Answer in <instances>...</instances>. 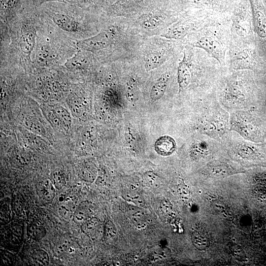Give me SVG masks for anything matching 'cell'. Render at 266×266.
I'll list each match as a JSON object with an SVG mask.
<instances>
[{"label": "cell", "instance_id": "cell-31", "mask_svg": "<svg viewBox=\"0 0 266 266\" xmlns=\"http://www.w3.org/2000/svg\"><path fill=\"white\" fill-rule=\"evenodd\" d=\"M191 239L193 245L199 250H204L209 245L208 239L198 232L192 233Z\"/></svg>", "mask_w": 266, "mask_h": 266}, {"label": "cell", "instance_id": "cell-12", "mask_svg": "<svg viewBox=\"0 0 266 266\" xmlns=\"http://www.w3.org/2000/svg\"><path fill=\"white\" fill-rule=\"evenodd\" d=\"M49 121L56 128L67 130L71 123V118L68 111L60 105H55L46 111Z\"/></svg>", "mask_w": 266, "mask_h": 266}, {"label": "cell", "instance_id": "cell-9", "mask_svg": "<svg viewBox=\"0 0 266 266\" xmlns=\"http://www.w3.org/2000/svg\"><path fill=\"white\" fill-rule=\"evenodd\" d=\"M240 167L230 162L226 159L217 160L208 164L203 169L205 175L222 178L243 172Z\"/></svg>", "mask_w": 266, "mask_h": 266}, {"label": "cell", "instance_id": "cell-33", "mask_svg": "<svg viewBox=\"0 0 266 266\" xmlns=\"http://www.w3.org/2000/svg\"><path fill=\"white\" fill-rule=\"evenodd\" d=\"M117 235V231L114 224L109 220L105 221L103 228L105 240L108 242L114 240Z\"/></svg>", "mask_w": 266, "mask_h": 266}, {"label": "cell", "instance_id": "cell-25", "mask_svg": "<svg viewBox=\"0 0 266 266\" xmlns=\"http://www.w3.org/2000/svg\"><path fill=\"white\" fill-rule=\"evenodd\" d=\"M27 235L31 239L38 241L46 234V230L43 225L38 222L30 223L26 229Z\"/></svg>", "mask_w": 266, "mask_h": 266}, {"label": "cell", "instance_id": "cell-18", "mask_svg": "<svg viewBox=\"0 0 266 266\" xmlns=\"http://www.w3.org/2000/svg\"><path fill=\"white\" fill-rule=\"evenodd\" d=\"M168 59V55L164 51H154L148 53L145 58L144 67L150 71L161 66Z\"/></svg>", "mask_w": 266, "mask_h": 266}, {"label": "cell", "instance_id": "cell-1", "mask_svg": "<svg viewBox=\"0 0 266 266\" xmlns=\"http://www.w3.org/2000/svg\"><path fill=\"white\" fill-rule=\"evenodd\" d=\"M39 22L37 8L0 23V65L32 70Z\"/></svg>", "mask_w": 266, "mask_h": 266}, {"label": "cell", "instance_id": "cell-29", "mask_svg": "<svg viewBox=\"0 0 266 266\" xmlns=\"http://www.w3.org/2000/svg\"><path fill=\"white\" fill-rule=\"evenodd\" d=\"M78 174L83 180L90 182H93L96 176L94 168L88 164H84L80 166Z\"/></svg>", "mask_w": 266, "mask_h": 266}, {"label": "cell", "instance_id": "cell-23", "mask_svg": "<svg viewBox=\"0 0 266 266\" xmlns=\"http://www.w3.org/2000/svg\"><path fill=\"white\" fill-rule=\"evenodd\" d=\"M101 228V223L97 218L92 217L81 225V231L88 236H97Z\"/></svg>", "mask_w": 266, "mask_h": 266}, {"label": "cell", "instance_id": "cell-32", "mask_svg": "<svg viewBox=\"0 0 266 266\" xmlns=\"http://www.w3.org/2000/svg\"><path fill=\"white\" fill-rule=\"evenodd\" d=\"M144 181L146 185L152 189L159 188L161 184L160 177L155 173L148 171L144 174Z\"/></svg>", "mask_w": 266, "mask_h": 266}, {"label": "cell", "instance_id": "cell-20", "mask_svg": "<svg viewBox=\"0 0 266 266\" xmlns=\"http://www.w3.org/2000/svg\"><path fill=\"white\" fill-rule=\"evenodd\" d=\"M169 79V75L167 73L161 75L151 89L150 98L152 100L156 101L163 97L166 91Z\"/></svg>", "mask_w": 266, "mask_h": 266}, {"label": "cell", "instance_id": "cell-19", "mask_svg": "<svg viewBox=\"0 0 266 266\" xmlns=\"http://www.w3.org/2000/svg\"><path fill=\"white\" fill-rule=\"evenodd\" d=\"M126 213L136 227L140 229L146 225V216L142 207L134 205H129L126 209Z\"/></svg>", "mask_w": 266, "mask_h": 266}, {"label": "cell", "instance_id": "cell-15", "mask_svg": "<svg viewBox=\"0 0 266 266\" xmlns=\"http://www.w3.org/2000/svg\"><path fill=\"white\" fill-rule=\"evenodd\" d=\"M94 213V207L93 203L84 201L77 205L72 215V220L75 223L81 225L92 217Z\"/></svg>", "mask_w": 266, "mask_h": 266}, {"label": "cell", "instance_id": "cell-37", "mask_svg": "<svg viewBox=\"0 0 266 266\" xmlns=\"http://www.w3.org/2000/svg\"><path fill=\"white\" fill-rule=\"evenodd\" d=\"M25 125L28 128L35 133H41L43 132L42 127L36 121L31 119H27L25 121Z\"/></svg>", "mask_w": 266, "mask_h": 266}, {"label": "cell", "instance_id": "cell-16", "mask_svg": "<svg viewBox=\"0 0 266 266\" xmlns=\"http://www.w3.org/2000/svg\"><path fill=\"white\" fill-rule=\"evenodd\" d=\"M36 190L40 200L45 204L51 203L55 197L56 188L50 179L40 181Z\"/></svg>", "mask_w": 266, "mask_h": 266}, {"label": "cell", "instance_id": "cell-5", "mask_svg": "<svg viewBox=\"0 0 266 266\" xmlns=\"http://www.w3.org/2000/svg\"><path fill=\"white\" fill-rule=\"evenodd\" d=\"M229 130L249 141H266V126L254 109L230 113Z\"/></svg>", "mask_w": 266, "mask_h": 266}, {"label": "cell", "instance_id": "cell-36", "mask_svg": "<svg viewBox=\"0 0 266 266\" xmlns=\"http://www.w3.org/2000/svg\"><path fill=\"white\" fill-rule=\"evenodd\" d=\"M173 207L170 201L167 200H163L160 204V210L166 215L172 216L173 213Z\"/></svg>", "mask_w": 266, "mask_h": 266}, {"label": "cell", "instance_id": "cell-22", "mask_svg": "<svg viewBox=\"0 0 266 266\" xmlns=\"http://www.w3.org/2000/svg\"><path fill=\"white\" fill-rule=\"evenodd\" d=\"M67 103L72 114L76 117L81 115L83 111V100L77 90L72 91L67 97Z\"/></svg>", "mask_w": 266, "mask_h": 266}, {"label": "cell", "instance_id": "cell-35", "mask_svg": "<svg viewBox=\"0 0 266 266\" xmlns=\"http://www.w3.org/2000/svg\"><path fill=\"white\" fill-rule=\"evenodd\" d=\"M10 219L11 210L9 203L7 201L3 202L0 205V224H7Z\"/></svg>", "mask_w": 266, "mask_h": 266}, {"label": "cell", "instance_id": "cell-38", "mask_svg": "<svg viewBox=\"0 0 266 266\" xmlns=\"http://www.w3.org/2000/svg\"><path fill=\"white\" fill-rule=\"evenodd\" d=\"M232 251L235 258L239 261H244L246 255L242 248L238 245H234L232 248Z\"/></svg>", "mask_w": 266, "mask_h": 266}, {"label": "cell", "instance_id": "cell-28", "mask_svg": "<svg viewBox=\"0 0 266 266\" xmlns=\"http://www.w3.org/2000/svg\"><path fill=\"white\" fill-rule=\"evenodd\" d=\"M50 180L56 189L61 190L66 185L67 182L66 174L61 169H56L51 173Z\"/></svg>", "mask_w": 266, "mask_h": 266}, {"label": "cell", "instance_id": "cell-41", "mask_svg": "<svg viewBox=\"0 0 266 266\" xmlns=\"http://www.w3.org/2000/svg\"><path fill=\"white\" fill-rule=\"evenodd\" d=\"M135 0H117L116 2L113 4V5L114 6H120V5L130 3L131 1H134Z\"/></svg>", "mask_w": 266, "mask_h": 266}, {"label": "cell", "instance_id": "cell-4", "mask_svg": "<svg viewBox=\"0 0 266 266\" xmlns=\"http://www.w3.org/2000/svg\"><path fill=\"white\" fill-rule=\"evenodd\" d=\"M216 94L221 105L229 113L254 108L252 94L242 75L234 73L227 76Z\"/></svg>", "mask_w": 266, "mask_h": 266}, {"label": "cell", "instance_id": "cell-26", "mask_svg": "<svg viewBox=\"0 0 266 266\" xmlns=\"http://www.w3.org/2000/svg\"><path fill=\"white\" fill-rule=\"evenodd\" d=\"M163 22V18L161 15L151 14L142 19L140 25L144 29L153 30L160 26Z\"/></svg>", "mask_w": 266, "mask_h": 266}, {"label": "cell", "instance_id": "cell-8", "mask_svg": "<svg viewBox=\"0 0 266 266\" xmlns=\"http://www.w3.org/2000/svg\"><path fill=\"white\" fill-rule=\"evenodd\" d=\"M193 46L205 50L218 62L221 67L225 66V49L216 36L211 34L202 35L194 42Z\"/></svg>", "mask_w": 266, "mask_h": 266}, {"label": "cell", "instance_id": "cell-10", "mask_svg": "<svg viewBox=\"0 0 266 266\" xmlns=\"http://www.w3.org/2000/svg\"><path fill=\"white\" fill-rule=\"evenodd\" d=\"M231 67L233 70H255L257 61L255 53L248 48H243L234 52L231 56Z\"/></svg>", "mask_w": 266, "mask_h": 266}, {"label": "cell", "instance_id": "cell-42", "mask_svg": "<svg viewBox=\"0 0 266 266\" xmlns=\"http://www.w3.org/2000/svg\"><path fill=\"white\" fill-rule=\"evenodd\" d=\"M190 1H191L192 2H194V3H200V2H203L206 0H190Z\"/></svg>", "mask_w": 266, "mask_h": 266}, {"label": "cell", "instance_id": "cell-11", "mask_svg": "<svg viewBox=\"0 0 266 266\" xmlns=\"http://www.w3.org/2000/svg\"><path fill=\"white\" fill-rule=\"evenodd\" d=\"M40 93L45 97L58 100L64 95V86L57 80L50 78H40L36 82Z\"/></svg>", "mask_w": 266, "mask_h": 266}, {"label": "cell", "instance_id": "cell-7", "mask_svg": "<svg viewBox=\"0 0 266 266\" xmlns=\"http://www.w3.org/2000/svg\"><path fill=\"white\" fill-rule=\"evenodd\" d=\"M35 8L33 0H0V23H11Z\"/></svg>", "mask_w": 266, "mask_h": 266}, {"label": "cell", "instance_id": "cell-34", "mask_svg": "<svg viewBox=\"0 0 266 266\" xmlns=\"http://www.w3.org/2000/svg\"><path fill=\"white\" fill-rule=\"evenodd\" d=\"M138 89L137 85L133 81L127 85L126 96L128 100L133 101L138 98Z\"/></svg>", "mask_w": 266, "mask_h": 266}, {"label": "cell", "instance_id": "cell-2", "mask_svg": "<svg viewBox=\"0 0 266 266\" xmlns=\"http://www.w3.org/2000/svg\"><path fill=\"white\" fill-rule=\"evenodd\" d=\"M76 43L39 17L33 69L61 66L79 50Z\"/></svg>", "mask_w": 266, "mask_h": 266}, {"label": "cell", "instance_id": "cell-27", "mask_svg": "<svg viewBox=\"0 0 266 266\" xmlns=\"http://www.w3.org/2000/svg\"><path fill=\"white\" fill-rule=\"evenodd\" d=\"M123 198L133 205L143 207L145 206V200L140 193L133 190H124L122 192Z\"/></svg>", "mask_w": 266, "mask_h": 266}, {"label": "cell", "instance_id": "cell-3", "mask_svg": "<svg viewBox=\"0 0 266 266\" xmlns=\"http://www.w3.org/2000/svg\"><path fill=\"white\" fill-rule=\"evenodd\" d=\"M36 8L44 22L70 38L77 41L91 36L84 9L58 1L45 2Z\"/></svg>", "mask_w": 266, "mask_h": 266}, {"label": "cell", "instance_id": "cell-21", "mask_svg": "<svg viewBox=\"0 0 266 266\" xmlns=\"http://www.w3.org/2000/svg\"><path fill=\"white\" fill-rule=\"evenodd\" d=\"M189 26L181 23H177L168 28L161 35L165 38L173 39H180L188 33Z\"/></svg>", "mask_w": 266, "mask_h": 266}, {"label": "cell", "instance_id": "cell-17", "mask_svg": "<svg viewBox=\"0 0 266 266\" xmlns=\"http://www.w3.org/2000/svg\"><path fill=\"white\" fill-rule=\"evenodd\" d=\"M155 151L160 155L168 156L172 154L176 148L174 139L169 135H163L158 138L154 144Z\"/></svg>", "mask_w": 266, "mask_h": 266}, {"label": "cell", "instance_id": "cell-24", "mask_svg": "<svg viewBox=\"0 0 266 266\" xmlns=\"http://www.w3.org/2000/svg\"><path fill=\"white\" fill-rule=\"evenodd\" d=\"M74 242L71 236H63L56 244L54 250L57 256H62L73 251Z\"/></svg>", "mask_w": 266, "mask_h": 266}, {"label": "cell", "instance_id": "cell-14", "mask_svg": "<svg viewBox=\"0 0 266 266\" xmlns=\"http://www.w3.org/2000/svg\"><path fill=\"white\" fill-rule=\"evenodd\" d=\"M253 23L256 33L261 38L266 37V17L257 0H251Z\"/></svg>", "mask_w": 266, "mask_h": 266}, {"label": "cell", "instance_id": "cell-40", "mask_svg": "<svg viewBox=\"0 0 266 266\" xmlns=\"http://www.w3.org/2000/svg\"><path fill=\"white\" fill-rule=\"evenodd\" d=\"M19 200L20 198L18 197H15V199L13 200L15 202L13 208L15 209V211L17 213H21L23 210V204L22 202L19 201Z\"/></svg>", "mask_w": 266, "mask_h": 266}, {"label": "cell", "instance_id": "cell-30", "mask_svg": "<svg viewBox=\"0 0 266 266\" xmlns=\"http://www.w3.org/2000/svg\"><path fill=\"white\" fill-rule=\"evenodd\" d=\"M33 263L36 266H47L49 263V257L48 253L42 249L34 251L32 256Z\"/></svg>", "mask_w": 266, "mask_h": 266}, {"label": "cell", "instance_id": "cell-39", "mask_svg": "<svg viewBox=\"0 0 266 266\" xmlns=\"http://www.w3.org/2000/svg\"><path fill=\"white\" fill-rule=\"evenodd\" d=\"M179 192L181 197L185 200H188L190 197V193L188 189L182 184L179 185L178 188Z\"/></svg>", "mask_w": 266, "mask_h": 266}, {"label": "cell", "instance_id": "cell-6", "mask_svg": "<svg viewBox=\"0 0 266 266\" xmlns=\"http://www.w3.org/2000/svg\"><path fill=\"white\" fill-rule=\"evenodd\" d=\"M115 36V33L113 28H107L96 34L77 41L76 44L79 50L98 53L112 45Z\"/></svg>", "mask_w": 266, "mask_h": 266}, {"label": "cell", "instance_id": "cell-13", "mask_svg": "<svg viewBox=\"0 0 266 266\" xmlns=\"http://www.w3.org/2000/svg\"><path fill=\"white\" fill-rule=\"evenodd\" d=\"M177 76L179 93H180L189 86L193 78L192 67L185 52L183 59L177 66Z\"/></svg>", "mask_w": 266, "mask_h": 266}]
</instances>
